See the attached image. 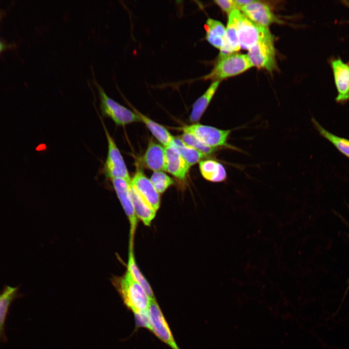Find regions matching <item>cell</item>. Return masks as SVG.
<instances>
[{"label": "cell", "instance_id": "obj_6", "mask_svg": "<svg viewBox=\"0 0 349 349\" xmlns=\"http://www.w3.org/2000/svg\"><path fill=\"white\" fill-rule=\"evenodd\" d=\"M237 29L240 48L249 49L258 41L271 35L267 27L254 22L240 12Z\"/></svg>", "mask_w": 349, "mask_h": 349}, {"label": "cell", "instance_id": "obj_16", "mask_svg": "<svg viewBox=\"0 0 349 349\" xmlns=\"http://www.w3.org/2000/svg\"><path fill=\"white\" fill-rule=\"evenodd\" d=\"M18 287L6 285L0 294V341H5V324L12 302L20 297Z\"/></svg>", "mask_w": 349, "mask_h": 349}, {"label": "cell", "instance_id": "obj_1", "mask_svg": "<svg viewBox=\"0 0 349 349\" xmlns=\"http://www.w3.org/2000/svg\"><path fill=\"white\" fill-rule=\"evenodd\" d=\"M113 284L125 305L134 315L149 309L150 299L128 270L123 276L114 279Z\"/></svg>", "mask_w": 349, "mask_h": 349}, {"label": "cell", "instance_id": "obj_23", "mask_svg": "<svg viewBox=\"0 0 349 349\" xmlns=\"http://www.w3.org/2000/svg\"><path fill=\"white\" fill-rule=\"evenodd\" d=\"M127 270L133 279L144 289L150 300H155L152 290L145 278L142 275L136 264L132 250V243H130Z\"/></svg>", "mask_w": 349, "mask_h": 349}, {"label": "cell", "instance_id": "obj_15", "mask_svg": "<svg viewBox=\"0 0 349 349\" xmlns=\"http://www.w3.org/2000/svg\"><path fill=\"white\" fill-rule=\"evenodd\" d=\"M165 171L181 180L186 179L190 166L172 146L165 147Z\"/></svg>", "mask_w": 349, "mask_h": 349}, {"label": "cell", "instance_id": "obj_24", "mask_svg": "<svg viewBox=\"0 0 349 349\" xmlns=\"http://www.w3.org/2000/svg\"><path fill=\"white\" fill-rule=\"evenodd\" d=\"M311 120L320 135L331 142L340 152L349 158V140L331 133L324 128L315 118H312Z\"/></svg>", "mask_w": 349, "mask_h": 349}, {"label": "cell", "instance_id": "obj_12", "mask_svg": "<svg viewBox=\"0 0 349 349\" xmlns=\"http://www.w3.org/2000/svg\"><path fill=\"white\" fill-rule=\"evenodd\" d=\"M112 183L130 224V241H132L137 225V216L134 212L128 191L129 184L121 178L111 179Z\"/></svg>", "mask_w": 349, "mask_h": 349}, {"label": "cell", "instance_id": "obj_7", "mask_svg": "<svg viewBox=\"0 0 349 349\" xmlns=\"http://www.w3.org/2000/svg\"><path fill=\"white\" fill-rule=\"evenodd\" d=\"M104 129L108 143V155L104 165L105 174L111 179L121 178L130 183L131 178L123 158L105 127Z\"/></svg>", "mask_w": 349, "mask_h": 349}, {"label": "cell", "instance_id": "obj_21", "mask_svg": "<svg viewBox=\"0 0 349 349\" xmlns=\"http://www.w3.org/2000/svg\"><path fill=\"white\" fill-rule=\"evenodd\" d=\"M206 38L212 46L220 49L222 47L226 28L220 21L208 18L205 24Z\"/></svg>", "mask_w": 349, "mask_h": 349}, {"label": "cell", "instance_id": "obj_3", "mask_svg": "<svg viewBox=\"0 0 349 349\" xmlns=\"http://www.w3.org/2000/svg\"><path fill=\"white\" fill-rule=\"evenodd\" d=\"M179 129L193 134L206 145L214 148L223 147L238 151L239 149L227 143L232 129L223 130L200 124L185 125Z\"/></svg>", "mask_w": 349, "mask_h": 349}, {"label": "cell", "instance_id": "obj_29", "mask_svg": "<svg viewBox=\"0 0 349 349\" xmlns=\"http://www.w3.org/2000/svg\"><path fill=\"white\" fill-rule=\"evenodd\" d=\"M5 46L3 44V43L0 41V53L3 51V50L5 48Z\"/></svg>", "mask_w": 349, "mask_h": 349}, {"label": "cell", "instance_id": "obj_5", "mask_svg": "<svg viewBox=\"0 0 349 349\" xmlns=\"http://www.w3.org/2000/svg\"><path fill=\"white\" fill-rule=\"evenodd\" d=\"M247 56L253 66L272 71L276 67L275 52L272 35L258 41L249 49Z\"/></svg>", "mask_w": 349, "mask_h": 349}, {"label": "cell", "instance_id": "obj_8", "mask_svg": "<svg viewBox=\"0 0 349 349\" xmlns=\"http://www.w3.org/2000/svg\"><path fill=\"white\" fill-rule=\"evenodd\" d=\"M149 315L150 330L172 349H179L155 299L150 301Z\"/></svg>", "mask_w": 349, "mask_h": 349}, {"label": "cell", "instance_id": "obj_2", "mask_svg": "<svg viewBox=\"0 0 349 349\" xmlns=\"http://www.w3.org/2000/svg\"><path fill=\"white\" fill-rule=\"evenodd\" d=\"M253 66L247 55L236 52L219 55L211 72L203 77L205 80H219L240 74Z\"/></svg>", "mask_w": 349, "mask_h": 349}, {"label": "cell", "instance_id": "obj_13", "mask_svg": "<svg viewBox=\"0 0 349 349\" xmlns=\"http://www.w3.org/2000/svg\"><path fill=\"white\" fill-rule=\"evenodd\" d=\"M240 11L236 9L229 15L223 44L220 49V55L235 53L240 48L237 22Z\"/></svg>", "mask_w": 349, "mask_h": 349}, {"label": "cell", "instance_id": "obj_26", "mask_svg": "<svg viewBox=\"0 0 349 349\" xmlns=\"http://www.w3.org/2000/svg\"><path fill=\"white\" fill-rule=\"evenodd\" d=\"M150 180L159 193L164 192L174 183L173 180L162 171L154 172Z\"/></svg>", "mask_w": 349, "mask_h": 349}, {"label": "cell", "instance_id": "obj_25", "mask_svg": "<svg viewBox=\"0 0 349 349\" xmlns=\"http://www.w3.org/2000/svg\"><path fill=\"white\" fill-rule=\"evenodd\" d=\"M178 138L186 145L203 153L206 156H208L213 153L219 148L211 147L206 145L190 133L183 132V134Z\"/></svg>", "mask_w": 349, "mask_h": 349}, {"label": "cell", "instance_id": "obj_18", "mask_svg": "<svg viewBox=\"0 0 349 349\" xmlns=\"http://www.w3.org/2000/svg\"><path fill=\"white\" fill-rule=\"evenodd\" d=\"M199 165L202 175L206 180L212 182H221L226 179V170L220 162L213 159H206L200 161Z\"/></svg>", "mask_w": 349, "mask_h": 349}, {"label": "cell", "instance_id": "obj_28", "mask_svg": "<svg viewBox=\"0 0 349 349\" xmlns=\"http://www.w3.org/2000/svg\"><path fill=\"white\" fill-rule=\"evenodd\" d=\"M214 2L228 15L234 10L237 9L234 0H215Z\"/></svg>", "mask_w": 349, "mask_h": 349}, {"label": "cell", "instance_id": "obj_11", "mask_svg": "<svg viewBox=\"0 0 349 349\" xmlns=\"http://www.w3.org/2000/svg\"><path fill=\"white\" fill-rule=\"evenodd\" d=\"M245 16L254 22L267 27L278 21L268 4L259 0H254L240 9Z\"/></svg>", "mask_w": 349, "mask_h": 349}, {"label": "cell", "instance_id": "obj_20", "mask_svg": "<svg viewBox=\"0 0 349 349\" xmlns=\"http://www.w3.org/2000/svg\"><path fill=\"white\" fill-rule=\"evenodd\" d=\"M140 117L141 121L143 122L152 134L165 147L170 146L174 136L163 126L154 122L149 118L143 114L139 111L133 109Z\"/></svg>", "mask_w": 349, "mask_h": 349}, {"label": "cell", "instance_id": "obj_22", "mask_svg": "<svg viewBox=\"0 0 349 349\" xmlns=\"http://www.w3.org/2000/svg\"><path fill=\"white\" fill-rule=\"evenodd\" d=\"M170 146L177 150L190 167L199 162L207 156L185 144L178 137H174Z\"/></svg>", "mask_w": 349, "mask_h": 349}, {"label": "cell", "instance_id": "obj_19", "mask_svg": "<svg viewBox=\"0 0 349 349\" xmlns=\"http://www.w3.org/2000/svg\"><path fill=\"white\" fill-rule=\"evenodd\" d=\"M219 80L214 81L206 91L193 103L190 116L191 122H198L209 104L220 84Z\"/></svg>", "mask_w": 349, "mask_h": 349}, {"label": "cell", "instance_id": "obj_17", "mask_svg": "<svg viewBox=\"0 0 349 349\" xmlns=\"http://www.w3.org/2000/svg\"><path fill=\"white\" fill-rule=\"evenodd\" d=\"M128 191L136 216L140 219L145 225H150L151 222L156 215V211L143 202L137 190L130 183Z\"/></svg>", "mask_w": 349, "mask_h": 349}, {"label": "cell", "instance_id": "obj_27", "mask_svg": "<svg viewBox=\"0 0 349 349\" xmlns=\"http://www.w3.org/2000/svg\"><path fill=\"white\" fill-rule=\"evenodd\" d=\"M137 326L150 329L149 323V309L135 314Z\"/></svg>", "mask_w": 349, "mask_h": 349}, {"label": "cell", "instance_id": "obj_9", "mask_svg": "<svg viewBox=\"0 0 349 349\" xmlns=\"http://www.w3.org/2000/svg\"><path fill=\"white\" fill-rule=\"evenodd\" d=\"M130 184L148 206L156 211L158 209L160 205L159 193L140 168L137 167Z\"/></svg>", "mask_w": 349, "mask_h": 349}, {"label": "cell", "instance_id": "obj_10", "mask_svg": "<svg viewBox=\"0 0 349 349\" xmlns=\"http://www.w3.org/2000/svg\"><path fill=\"white\" fill-rule=\"evenodd\" d=\"M331 65L338 92L336 101L345 103L349 100V65L338 58L331 60Z\"/></svg>", "mask_w": 349, "mask_h": 349}, {"label": "cell", "instance_id": "obj_14", "mask_svg": "<svg viewBox=\"0 0 349 349\" xmlns=\"http://www.w3.org/2000/svg\"><path fill=\"white\" fill-rule=\"evenodd\" d=\"M141 160L143 166L148 169L154 172L165 171V148L150 139Z\"/></svg>", "mask_w": 349, "mask_h": 349}, {"label": "cell", "instance_id": "obj_4", "mask_svg": "<svg viewBox=\"0 0 349 349\" xmlns=\"http://www.w3.org/2000/svg\"><path fill=\"white\" fill-rule=\"evenodd\" d=\"M96 86L98 92L101 110L103 115L111 118L117 125L125 126L131 123L141 121L140 117L135 112L109 97L103 89L97 83H96Z\"/></svg>", "mask_w": 349, "mask_h": 349}]
</instances>
